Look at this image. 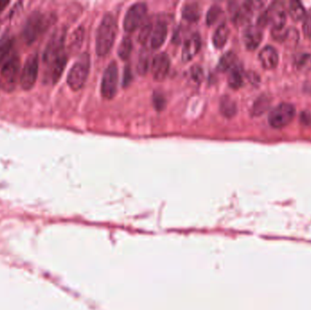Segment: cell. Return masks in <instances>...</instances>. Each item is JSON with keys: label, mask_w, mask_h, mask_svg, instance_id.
Returning <instances> with one entry per match:
<instances>
[{"label": "cell", "mask_w": 311, "mask_h": 310, "mask_svg": "<svg viewBox=\"0 0 311 310\" xmlns=\"http://www.w3.org/2000/svg\"><path fill=\"white\" fill-rule=\"evenodd\" d=\"M133 49V43L130 37H125L117 49V55L122 60H128Z\"/></svg>", "instance_id": "obj_24"}, {"label": "cell", "mask_w": 311, "mask_h": 310, "mask_svg": "<svg viewBox=\"0 0 311 310\" xmlns=\"http://www.w3.org/2000/svg\"><path fill=\"white\" fill-rule=\"evenodd\" d=\"M288 14L293 21L298 22L300 20H303L306 17V10L304 6L302 5L301 2L299 1H290L288 4Z\"/></svg>", "instance_id": "obj_20"}, {"label": "cell", "mask_w": 311, "mask_h": 310, "mask_svg": "<svg viewBox=\"0 0 311 310\" xmlns=\"http://www.w3.org/2000/svg\"><path fill=\"white\" fill-rule=\"evenodd\" d=\"M39 69V59L37 54L28 56L20 74V84L24 90H30L37 82Z\"/></svg>", "instance_id": "obj_8"}, {"label": "cell", "mask_w": 311, "mask_h": 310, "mask_svg": "<svg viewBox=\"0 0 311 310\" xmlns=\"http://www.w3.org/2000/svg\"><path fill=\"white\" fill-rule=\"evenodd\" d=\"M287 22V8L282 1H275L263 14L260 16L258 26L260 28L270 24L273 32L283 31Z\"/></svg>", "instance_id": "obj_3"}, {"label": "cell", "mask_w": 311, "mask_h": 310, "mask_svg": "<svg viewBox=\"0 0 311 310\" xmlns=\"http://www.w3.org/2000/svg\"><path fill=\"white\" fill-rule=\"evenodd\" d=\"M153 103L154 106L158 110H162L163 108L165 107L166 100L163 97L162 94H155L153 97Z\"/></svg>", "instance_id": "obj_33"}, {"label": "cell", "mask_w": 311, "mask_h": 310, "mask_svg": "<svg viewBox=\"0 0 311 310\" xmlns=\"http://www.w3.org/2000/svg\"><path fill=\"white\" fill-rule=\"evenodd\" d=\"M9 5H10V1H0V13H2Z\"/></svg>", "instance_id": "obj_35"}, {"label": "cell", "mask_w": 311, "mask_h": 310, "mask_svg": "<svg viewBox=\"0 0 311 310\" xmlns=\"http://www.w3.org/2000/svg\"><path fill=\"white\" fill-rule=\"evenodd\" d=\"M259 59L265 70H274L279 64V53L274 46H266L260 51Z\"/></svg>", "instance_id": "obj_15"}, {"label": "cell", "mask_w": 311, "mask_h": 310, "mask_svg": "<svg viewBox=\"0 0 311 310\" xmlns=\"http://www.w3.org/2000/svg\"><path fill=\"white\" fill-rule=\"evenodd\" d=\"M13 45V39L10 37H4L0 40V65L11 56L10 52Z\"/></svg>", "instance_id": "obj_25"}, {"label": "cell", "mask_w": 311, "mask_h": 310, "mask_svg": "<svg viewBox=\"0 0 311 310\" xmlns=\"http://www.w3.org/2000/svg\"><path fill=\"white\" fill-rule=\"evenodd\" d=\"M167 37V26L164 21H158L155 25L150 37V46L153 49H158L166 41Z\"/></svg>", "instance_id": "obj_17"}, {"label": "cell", "mask_w": 311, "mask_h": 310, "mask_svg": "<svg viewBox=\"0 0 311 310\" xmlns=\"http://www.w3.org/2000/svg\"><path fill=\"white\" fill-rule=\"evenodd\" d=\"M237 65V56L234 52L229 51L228 53L224 54L223 56L220 57L218 62V69L223 72L230 71Z\"/></svg>", "instance_id": "obj_22"}, {"label": "cell", "mask_w": 311, "mask_h": 310, "mask_svg": "<svg viewBox=\"0 0 311 310\" xmlns=\"http://www.w3.org/2000/svg\"><path fill=\"white\" fill-rule=\"evenodd\" d=\"M229 36V29L226 24H221L218 26L213 35V44L216 48H222L228 41Z\"/></svg>", "instance_id": "obj_18"}, {"label": "cell", "mask_w": 311, "mask_h": 310, "mask_svg": "<svg viewBox=\"0 0 311 310\" xmlns=\"http://www.w3.org/2000/svg\"><path fill=\"white\" fill-rule=\"evenodd\" d=\"M90 70V57L88 53H84L70 69L68 75V84L70 88L78 91L83 88L88 79Z\"/></svg>", "instance_id": "obj_5"}, {"label": "cell", "mask_w": 311, "mask_h": 310, "mask_svg": "<svg viewBox=\"0 0 311 310\" xmlns=\"http://www.w3.org/2000/svg\"><path fill=\"white\" fill-rule=\"evenodd\" d=\"M150 69L153 79L157 81H163L167 78L170 69V58L168 55L164 52L157 54L151 61Z\"/></svg>", "instance_id": "obj_11"}, {"label": "cell", "mask_w": 311, "mask_h": 310, "mask_svg": "<svg viewBox=\"0 0 311 310\" xmlns=\"http://www.w3.org/2000/svg\"><path fill=\"white\" fill-rule=\"evenodd\" d=\"M296 115V109L289 103H281L270 111L268 121L272 128L282 129L292 122Z\"/></svg>", "instance_id": "obj_6"}, {"label": "cell", "mask_w": 311, "mask_h": 310, "mask_svg": "<svg viewBox=\"0 0 311 310\" xmlns=\"http://www.w3.org/2000/svg\"><path fill=\"white\" fill-rule=\"evenodd\" d=\"M201 10L199 4L190 3L184 6L182 10V17L190 22H197L200 19Z\"/></svg>", "instance_id": "obj_21"}, {"label": "cell", "mask_w": 311, "mask_h": 310, "mask_svg": "<svg viewBox=\"0 0 311 310\" xmlns=\"http://www.w3.org/2000/svg\"><path fill=\"white\" fill-rule=\"evenodd\" d=\"M118 83V70L115 61H112L104 71L101 81V95L106 99H112L116 95Z\"/></svg>", "instance_id": "obj_9"}, {"label": "cell", "mask_w": 311, "mask_h": 310, "mask_svg": "<svg viewBox=\"0 0 311 310\" xmlns=\"http://www.w3.org/2000/svg\"><path fill=\"white\" fill-rule=\"evenodd\" d=\"M228 82L229 87L233 89H238L241 88L244 84V79H243V70L240 66L237 65L234 69L230 70Z\"/></svg>", "instance_id": "obj_23"}, {"label": "cell", "mask_w": 311, "mask_h": 310, "mask_svg": "<svg viewBox=\"0 0 311 310\" xmlns=\"http://www.w3.org/2000/svg\"><path fill=\"white\" fill-rule=\"evenodd\" d=\"M116 19L112 15H105L98 26L96 37V52L98 56H106L111 50L116 39Z\"/></svg>", "instance_id": "obj_1"}, {"label": "cell", "mask_w": 311, "mask_h": 310, "mask_svg": "<svg viewBox=\"0 0 311 310\" xmlns=\"http://www.w3.org/2000/svg\"><path fill=\"white\" fill-rule=\"evenodd\" d=\"M84 40V28L82 27H79L75 30L74 33L72 34V36L70 37V48L72 50H77L80 48V46L82 45Z\"/></svg>", "instance_id": "obj_27"}, {"label": "cell", "mask_w": 311, "mask_h": 310, "mask_svg": "<svg viewBox=\"0 0 311 310\" xmlns=\"http://www.w3.org/2000/svg\"><path fill=\"white\" fill-rule=\"evenodd\" d=\"M201 48V37L198 33L188 37L182 48L181 57L184 62H189L195 57Z\"/></svg>", "instance_id": "obj_13"}, {"label": "cell", "mask_w": 311, "mask_h": 310, "mask_svg": "<svg viewBox=\"0 0 311 310\" xmlns=\"http://www.w3.org/2000/svg\"><path fill=\"white\" fill-rule=\"evenodd\" d=\"M67 55L65 52H63L59 56H56L55 59L47 64V71H46V78L47 80L52 84H55L59 80L61 76L64 72L66 65H67Z\"/></svg>", "instance_id": "obj_12"}, {"label": "cell", "mask_w": 311, "mask_h": 310, "mask_svg": "<svg viewBox=\"0 0 311 310\" xmlns=\"http://www.w3.org/2000/svg\"><path fill=\"white\" fill-rule=\"evenodd\" d=\"M203 77H204V72L200 66H193L189 71V78L193 83L197 84V85H200L202 82Z\"/></svg>", "instance_id": "obj_30"}, {"label": "cell", "mask_w": 311, "mask_h": 310, "mask_svg": "<svg viewBox=\"0 0 311 310\" xmlns=\"http://www.w3.org/2000/svg\"><path fill=\"white\" fill-rule=\"evenodd\" d=\"M152 30H153V26H152L151 22L146 21L142 24V26L140 27V34H139V41L142 45H146L147 42L150 39Z\"/></svg>", "instance_id": "obj_28"}, {"label": "cell", "mask_w": 311, "mask_h": 310, "mask_svg": "<svg viewBox=\"0 0 311 310\" xmlns=\"http://www.w3.org/2000/svg\"><path fill=\"white\" fill-rule=\"evenodd\" d=\"M148 13V6L145 3H136L131 6L126 13L123 27L127 32H134L144 23Z\"/></svg>", "instance_id": "obj_7"}, {"label": "cell", "mask_w": 311, "mask_h": 310, "mask_svg": "<svg viewBox=\"0 0 311 310\" xmlns=\"http://www.w3.org/2000/svg\"><path fill=\"white\" fill-rule=\"evenodd\" d=\"M303 32L305 36L311 38V10L306 13L305 19H303Z\"/></svg>", "instance_id": "obj_32"}, {"label": "cell", "mask_w": 311, "mask_h": 310, "mask_svg": "<svg viewBox=\"0 0 311 310\" xmlns=\"http://www.w3.org/2000/svg\"><path fill=\"white\" fill-rule=\"evenodd\" d=\"M21 66L18 55L11 56L0 65V87L6 91H11L16 88L20 79Z\"/></svg>", "instance_id": "obj_4"}, {"label": "cell", "mask_w": 311, "mask_h": 310, "mask_svg": "<svg viewBox=\"0 0 311 310\" xmlns=\"http://www.w3.org/2000/svg\"><path fill=\"white\" fill-rule=\"evenodd\" d=\"M267 107H268V101L264 100L263 97H260L259 100L256 101L255 105L253 106V114L256 116L263 114L266 111Z\"/></svg>", "instance_id": "obj_31"}, {"label": "cell", "mask_w": 311, "mask_h": 310, "mask_svg": "<svg viewBox=\"0 0 311 310\" xmlns=\"http://www.w3.org/2000/svg\"><path fill=\"white\" fill-rule=\"evenodd\" d=\"M124 86L126 85H129V83L130 82V80H131V71H130V69L129 67H127L125 69V72H124Z\"/></svg>", "instance_id": "obj_34"}, {"label": "cell", "mask_w": 311, "mask_h": 310, "mask_svg": "<svg viewBox=\"0 0 311 310\" xmlns=\"http://www.w3.org/2000/svg\"><path fill=\"white\" fill-rule=\"evenodd\" d=\"M219 108L221 114L228 118H231L237 114V104L228 96H225L220 99Z\"/></svg>", "instance_id": "obj_19"}, {"label": "cell", "mask_w": 311, "mask_h": 310, "mask_svg": "<svg viewBox=\"0 0 311 310\" xmlns=\"http://www.w3.org/2000/svg\"><path fill=\"white\" fill-rule=\"evenodd\" d=\"M54 21L55 18L53 15L44 14L38 11L33 12L24 26L22 36L25 42L28 45L33 44L40 35L47 30Z\"/></svg>", "instance_id": "obj_2"}, {"label": "cell", "mask_w": 311, "mask_h": 310, "mask_svg": "<svg viewBox=\"0 0 311 310\" xmlns=\"http://www.w3.org/2000/svg\"><path fill=\"white\" fill-rule=\"evenodd\" d=\"M65 38V29H58L52 36L51 39L47 43V47H46L44 55H43V61L46 65L64 52Z\"/></svg>", "instance_id": "obj_10"}, {"label": "cell", "mask_w": 311, "mask_h": 310, "mask_svg": "<svg viewBox=\"0 0 311 310\" xmlns=\"http://www.w3.org/2000/svg\"><path fill=\"white\" fill-rule=\"evenodd\" d=\"M149 70V55L148 52L142 50L139 56L137 64V71L141 76H145Z\"/></svg>", "instance_id": "obj_26"}, {"label": "cell", "mask_w": 311, "mask_h": 310, "mask_svg": "<svg viewBox=\"0 0 311 310\" xmlns=\"http://www.w3.org/2000/svg\"><path fill=\"white\" fill-rule=\"evenodd\" d=\"M263 38V32L260 26L251 25L244 30L243 33V41L246 49L255 50L257 49Z\"/></svg>", "instance_id": "obj_14"}, {"label": "cell", "mask_w": 311, "mask_h": 310, "mask_svg": "<svg viewBox=\"0 0 311 310\" xmlns=\"http://www.w3.org/2000/svg\"><path fill=\"white\" fill-rule=\"evenodd\" d=\"M222 15V10L221 8L218 5H214L209 9L208 15H207V24L209 26H212L214 24L218 21V19L220 18V16Z\"/></svg>", "instance_id": "obj_29"}, {"label": "cell", "mask_w": 311, "mask_h": 310, "mask_svg": "<svg viewBox=\"0 0 311 310\" xmlns=\"http://www.w3.org/2000/svg\"><path fill=\"white\" fill-rule=\"evenodd\" d=\"M258 2H243L241 5L237 6L235 8L234 15H233V21L234 23L242 24L246 23L252 17L253 11L255 10L256 5H258Z\"/></svg>", "instance_id": "obj_16"}]
</instances>
